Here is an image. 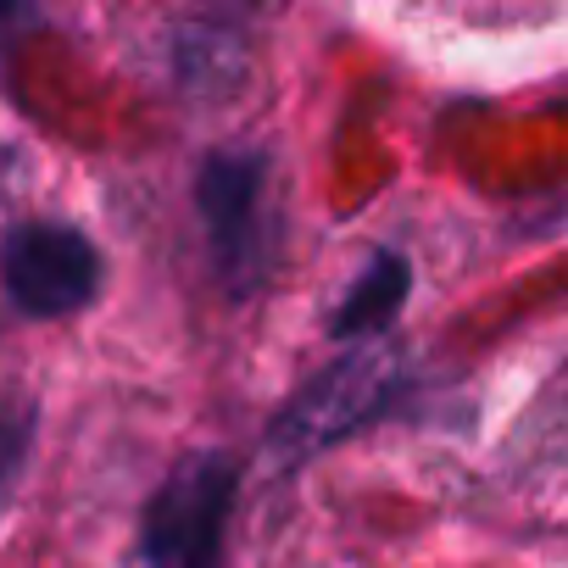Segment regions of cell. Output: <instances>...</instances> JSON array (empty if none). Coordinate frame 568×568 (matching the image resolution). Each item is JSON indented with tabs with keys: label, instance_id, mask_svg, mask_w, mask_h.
Masks as SVG:
<instances>
[{
	"label": "cell",
	"instance_id": "4",
	"mask_svg": "<svg viewBox=\"0 0 568 568\" xmlns=\"http://www.w3.org/2000/svg\"><path fill=\"white\" fill-rule=\"evenodd\" d=\"M385 390H390V357L385 352H352V357H341L335 368H324L296 402H291V413L278 418V446L284 452H313V446H324V440H335V435H346V429H357L379 402H385Z\"/></svg>",
	"mask_w": 568,
	"mask_h": 568
},
{
	"label": "cell",
	"instance_id": "1",
	"mask_svg": "<svg viewBox=\"0 0 568 568\" xmlns=\"http://www.w3.org/2000/svg\"><path fill=\"white\" fill-rule=\"evenodd\" d=\"M234 485L240 468L217 452H201L184 468H173L145 507V535H140L145 568H217Z\"/></svg>",
	"mask_w": 568,
	"mask_h": 568
},
{
	"label": "cell",
	"instance_id": "3",
	"mask_svg": "<svg viewBox=\"0 0 568 568\" xmlns=\"http://www.w3.org/2000/svg\"><path fill=\"white\" fill-rule=\"evenodd\" d=\"M0 284L23 313L62 318L90 307L101 284V256L68 223H18L0 240Z\"/></svg>",
	"mask_w": 568,
	"mask_h": 568
},
{
	"label": "cell",
	"instance_id": "2",
	"mask_svg": "<svg viewBox=\"0 0 568 568\" xmlns=\"http://www.w3.org/2000/svg\"><path fill=\"white\" fill-rule=\"evenodd\" d=\"M201 223H206V245L217 273L229 278V291L245 296L251 284L267 273L273 262V201H267V162L251 151H223L201 168Z\"/></svg>",
	"mask_w": 568,
	"mask_h": 568
},
{
	"label": "cell",
	"instance_id": "5",
	"mask_svg": "<svg viewBox=\"0 0 568 568\" xmlns=\"http://www.w3.org/2000/svg\"><path fill=\"white\" fill-rule=\"evenodd\" d=\"M402 296H407V267H402V256H379V262L352 284V296L341 302L335 335L357 341V335L385 329V324H390V313L402 307Z\"/></svg>",
	"mask_w": 568,
	"mask_h": 568
},
{
	"label": "cell",
	"instance_id": "6",
	"mask_svg": "<svg viewBox=\"0 0 568 568\" xmlns=\"http://www.w3.org/2000/svg\"><path fill=\"white\" fill-rule=\"evenodd\" d=\"M18 7H23V0H0V23H7V18H12Z\"/></svg>",
	"mask_w": 568,
	"mask_h": 568
}]
</instances>
